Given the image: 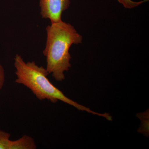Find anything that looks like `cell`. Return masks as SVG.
<instances>
[{"mask_svg":"<svg viewBox=\"0 0 149 149\" xmlns=\"http://www.w3.org/2000/svg\"><path fill=\"white\" fill-rule=\"evenodd\" d=\"M47 38L43 53L47 61L46 69L56 81L65 79L64 72L71 67L69 53L73 45L81 44L83 37L72 25L63 21L46 27Z\"/></svg>","mask_w":149,"mask_h":149,"instance_id":"cell-1","label":"cell"},{"mask_svg":"<svg viewBox=\"0 0 149 149\" xmlns=\"http://www.w3.org/2000/svg\"><path fill=\"white\" fill-rule=\"evenodd\" d=\"M14 66L16 75L15 83L29 88L40 100H47L54 103L61 101L79 110L102 116L107 119L109 118V113L93 111L67 97L49 80L47 76L49 74L46 68L38 66L35 61L25 62L21 56L17 54L14 58Z\"/></svg>","mask_w":149,"mask_h":149,"instance_id":"cell-2","label":"cell"},{"mask_svg":"<svg viewBox=\"0 0 149 149\" xmlns=\"http://www.w3.org/2000/svg\"><path fill=\"white\" fill-rule=\"evenodd\" d=\"M70 4V0H40V14L42 18L49 19L51 24L60 22Z\"/></svg>","mask_w":149,"mask_h":149,"instance_id":"cell-3","label":"cell"},{"mask_svg":"<svg viewBox=\"0 0 149 149\" xmlns=\"http://www.w3.org/2000/svg\"><path fill=\"white\" fill-rule=\"evenodd\" d=\"M37 147L34 139L27 135L15 141V149H36Z\"/></svg>","mask_w":149,"mask_h":149,"instance_id":"cell-4","label":"cell"},{"mask_svg":"<svg viewBox=\"0 0 149 149\" xmlns=\"http://www.w3.org/2000/svg\"><path fill=\"white\" fill-rule=\"evenodd\" d=\"M9 133L0 130V149H12L13 141L10 138Z\"/></svg>","mask_w":149,"mask_h":149,"instance_id":"cell-5","label":"cell"},{"mask_svg":"<svg viewBox=\"0 0 149 149\" xmlns=\"http://www.w3.org/2000/svg\"><path fill=\"white\" fill-rule=\"evenodd\" d=\"M124 8L127 9H132L139 6L144 3L147 2L148 0H143L139 1H134L132 0H116Z\"/></svg>","mask_w":149,"mask_h":149,"instance_id":"cell-6","label":"cell"},{"mask_svg":"<svg viewBox=\"0 0 149 149\" xmlns=\"http://www.w3.org/2000/svg\"><path fill=\"white\" fill-rule=\"evenodd\" d=\"M5 80V73L4 69L2 65L0 64V91L2 89Z\"/></svg>","mask_w":149,"mask_h":149,"instance_id":"cell-7","label":"cell"}]
</instances>
